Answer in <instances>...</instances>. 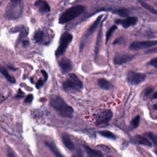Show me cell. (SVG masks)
Listing matches in <instances>:
<instances>
[{
	"label": "cell",
	"mask_w": 157,
	"mask_h": 157,
	"mask_svg": "<svg viewBox=\"0 0 157 157\" xmlns=\"http://www.w3.org/2000/svg\"><path fill=\"white\" fill-rule=\"evenodd\" d=\"M84 11V7L82 5H76L72 6L65 10L59 18V23L64 24L72 20Z\"/></svg>",
	"instance_id": "obj_2"
},
{
	"label": "cell",
	"mask_w": 157,
	"mask_h": 157,
	"mask_svg": "<svg viewBox=\"0 0 157 157\" xmlns=\"http://www.w3.org/2000/svg\"><path fill=\"white\" fill-rule=\"evenodd\" d=\"M23 96H24V93L23 91H21L20 89H19L17 95L15 96V98H23Z\"/></svg>",
	"instance_id": "obj_32"
},
{
	"label": "cell",
	"mask_w": 157,
	"mask_h": 157,
	"mask_svg": "<svg viewBox=\"0 0 157 157\" xmlns=\"http://www.w3.org/2000/svg\"><path fill=\"white\" fill-rule=\"evenodd\" d=\"M146 53H157V47H154L152 48L151 49H148V50H147L145 52Z\"/></svg>",
	"instance_id": "obj_31"
},
{
	"label": "cell",
	"mask_w": 157,
	"mask_h": 157,
	"mask_svg": "<svg viewBox=\"0 0 157 157\" xmlns=\"http://www.w3.org/2000/svg\"><path fill=\"white\" fill-rule=\"evenodd\" d=\"M136 56V55L132 54H117L115 56L113 62L115 65H121L128 63Z\"/></svg>",
	"instance_id": "obj_8"
},
{
	"label": "cell",
	"mask_w": 157,
	"mask_h": 157,
	"mask_svg": "<svg viewBox=\"0 0 157 157\" xmlns=\"http://www.w3.org/2000/svg\"><path fill=\"white\" fill-rule=\"evenodd\" d=\"M156 118H157V116H156Z\"/></svg>",
	"instance_id": "obj_41"
},
{
	"label": "cell",
	"mask_w": 157,
	"mask_h": 157,
	"mask_svg": "<svg viewBox=\"0 0 157 157\" xmlns=\"http://www.w3.org/2000/svg\"><path fill=\"white\" fill-rule=\"evenodd\" d=\"M63 86L65 90H74L76 91H80L83 86L82 82L75 74H70L67 79L63 82Z\"/></svg>",
	"instance_id": "obj_3"
},
{
	"label": "cell",
	"mask_w": 157,
	"mask_h": 157,
	"mask_svg": "<svg viewBox=\"0 0 157 157\" xmlns=\"http://www.w3.org/2000/svg\"><path fill=\"white\" fill-rule=\"evenodd\" d=\"M29 41L27 40H24L23 41V45L24 47H26L27 45H29Z\"/></svg>",
	"instance_id": "obj_36"
},
{
	"label": "cell",
	"mask_w": 157,
	"mask_h": 157,
	"mask_svg": "<svg viewBox=\"0 0 157 157\" xmlns=\"http://www.w3.org/2000/svg\"><path fill=\"white\" fill-rule=\"evenodd\" d=\"M146 78V75L140 73L132 71H129L126 75L127 82L132 85H137L144 82Z\"/></svg>",
	"instance_id": "obj_5"
},
{
	"label": "cell",
	"mask_w": 157,
	"mask_h": 157,
	"mask_svg": "<svg viewBox=\"0 0 157 157\" xmlns=\"http://www.w3.org/2000/svg\"><path fill=\"white\" fill-rule=\"evenodd\" d=\"M101 32H102V25L101 26V28L99 29L98 36H97V39H96V47H95V58H97L98 53H99V45H100V41H101Z\"/></svg>",
	"instance_id": "obj_22"
},
{
	"label": "cell",
	"mask_w": 157,
	"mask_h": 157,
	"mask_svg": "<svg viewBox=\"0 0 157 157\" xmlns=\"http://www.w3.org/2000/svg\"><path fill=\"white\" fill-rule=\"evenodd\" d=\"M43 81L42 80V79H39L38 81H37V84H36V88H39L40 86H42V85H43Z\"/></svg>",
	"instance_id": "obj_33"
},
{
	"label": "cell",
	"mask_w": 157,
	"mask_h": 157,
	"mask_svg": "<svg viewBox=\"0 0 157 157\" xmlns=\"http://www.w3.org/2000/svg\"><path fill=\"white\" fill-rule=\"evenodd\" d=\"M152 98H153V99H157V91L155 92V93L153 94Z\"/></svg>",
	"instance_id": "obj_38"
},
{
	"label": "cell",
	"mask_w": 157,
	"mask_h": 157,
	"mask_svg": "<svg viewBox=\"0 0 157 157\" xmlns=\"http://www.w3.org/2000/svg\"><path fill=\"white\" fill-rule=\"evenodd\" d=\"M11 32L13 33H15V32H20V34L18 38V43H19V42L20 41V40L23 38L24 37L28 35V31L27 29L25 28V26L20 25V26H17L12 29H11Z\"/></svg>",
	"instance_id": "obj_15"
},
{
	"label": "cell",
	"mask_w": 157,
	"mask_h": 157,
	"mask_svg": "<svg viewBox=\"0 0 157 157\" xmlns=\"http://www.w3.org/2000/svg\"><path fill=\"white\" fill-rule=\"evenodd\" d=\"M21 0H10V3L13 4H18Z\"/></svg>",
	"instance_id": "obj_37"
},
{
	"label": "cell",
	"mask_w": 157,
	"mask_h": 157,
	"mask_svg": "<svg viewBox=\"0 0 157 157\" xmlns=\"http://www.w3.org/2000/svg\"><path fill=\"white\" fill-rule=\"evenodd\" d=\"M140 122V116L137 115L131 121V125L133 128H136L138 127Z\"/></svg>",
	"instance_id": "obj_27"
},
{
	"label": "cell",
	"mask_w": 157,
	"mask_h": 157,
	"mask_svg": "<svg viewBox=\"0 0 157 157\" xmlns=\"http://www.w3.org/2000/svg\"><path fill=\"white\" fill-rule=\"evenodd\" d=\"M113 113L110 110L105 109L99 112L95 117V122L97 125L107 123L112 117Z\"/></svg>",
	"instance_id": "obj_6"
},
{
	"label": "cell",
	"mask_w": 157,
	"mask_h": 157,
	"mask_svg": "<svg viewBox=\"0 0 157 157\" xmlns=\"http://www.w3.org/2000/svg\"><path fill=\"white\" fill-rule=\"evenodd\" d=\"M140 4H141V6L144 7L145 9H147V10H148L149 12H150L151 13L157 15V10H156L154 8H153L151 6H150V5H148V4L144 2H140Z\"/></svg>",
	"instance_id": "obj_23"
},
{
	"label": "cell",
	"mask_w": 157,
	"mask_h": 157,
	"mask_svg": "<svg viewBox=\"0 0 157 157\" xmlns=\"http://www.w3.org/2000/svg\"><path fill=\"white\" fill-rule=\"evenodd\" d=\"M98 83L102 89L106 90H110L112 86L110 82H109L108 80H105V78H99L98 80Z\"/></svg>",
	"instance_id": "obj_18"
},
{
	"label": "cell",
	"mask_w": 157,
	"mask_h": 157,
	"mask_svg": "<svg viewBox=\"0 0 157 157\" xmlns=\"http://www.w3.org/2000/svg\"><path fill=\"white\" fill-rule=\"evenodd\" d=\"M41 72L42 73L43 75L44 76V80H45V81H46V80H47V78H48V74H47V72H45L44 70H42Z\"/></svg>",
	"instance_id": "obj_35"
},
{
	"label": "cell",
	"mask_w": 157,
	"mask_h": 157,
	"mask_svg": "<svg viewBox=\"0 0 157 157\" xmlns=\"http://www.w3.org/2000/svg\"><path fill=\"white\" fill-rule=\"evenodd\" d=\"M33 95L31 94H29L26 96V98L25 100V102L31 103L33 101Z\"/></svg>",
	"instance_id": "obj_30"
},
{
	"label": "cell",
	"mask_w": 157,
	"mask_h": 157,
	"mask_svg": "<svg viewBox=\"0 0 157 157\" xmlns=\"http://www.w3.org/2000/svg\"><path fill=\"white\" fill-rule=\"evenodd\" d=\"M155 153H156V155H157V148L155 150Z\"/></svg>",
	"instance_id": "obj_40"
},
{
	"label": "cell",
	"mask_w": 157,
	"mask_h": 157,
	"mask_svg": "<svg viewBox=\"0 0 157 157\" xmlns=\"http://www.w3.org/2000/svg\"><path fill=\"white\" fill-rule=\"evenodd\" d=\"M98 133L103 136L105 137L106 138H109V139H116V136L112 132L107 131V130H102V131H98Z\"/></svg>",
	"instance_id": "obj_21"
},
{
	"label": "cell",
	"mask_w": 157,
	"mask_h": 157,
	"mask_svg": "<svg viewBox=\"0 0 157 157\" xmlns=\"http://www.w3.org/2000/svg\"><path fill=\"white\" fill-rule=\"evenodd\" d=\"M45 145L50 150V151L53 153V155L56 156H63V155L59 152L58 149L55 144L50 142H45Z\"/></svg>",
	"instance_id": "obj_17"
},
{
	"label": "cell",
	"mask_w": 157,
	"mask_h": 157,
	"mask_svg": "<svg viewBox=\"0 0 157 157\" xmlns=\"http://www.w3.org/2000/svg\"><path fill=\"white\" fill-rule=\"evenodd\" d=\"M59 65L63 74L69 72L72 69V64L71 61L67 58H63L59 61Z\"/></svg>",
	"instance_id": "obj_11"
},
{
	"label": "cell",
	"mask_w": 157,
	"mask_h": 157,
	"mask_svg": "<svg viewBox=\"0 0 157 157\" xmlns=\"http://www.w3.org/2000/svg\"><path fill=\"white\" fill-rule=\"evenodd\" d=\"M73 39L72 35L69 33H64L60 38L59 45L55 52V55L58 57L62 55L66 51L69 44L72 42Z\"/></svg>",
	"instance_id": "obj_4"
},
{
	"label": "cell",
	"mask_w": 157,
	"mask_h": 157,
	"mask_svg": "<svg viewBox=\"0 0 157 157\" xmlns=\"http://www.w3.org/2000/svg\"><path fill=\"white\" fill-rule=\"evenodd\" d=\"M61 139L63 144L67 149H69V150H73L74 149V145L71 140L69 135L67 133H63L62 134Z\"/></svg>",
	"instance_id": "obj_14"
},
{
	"label": "cell",
	"mask_w": 157,
	"mask_h": 157,
	"mask_svg": "<svg viewBox=\"0 0 157 157\" xmlns=\"http://www.w3.org/2000/svg\"><path fill=\"white\" fill-rule=\"evenodd\" d=\"M7 155L9 156H14V154H13L12 150L9 147H7Z\"/></svg>",
	"instance_id": "obj_34"
},
{
	"label": "cell",
	"mask_w": 157,
	"mask_h": 157,
	"mask_svg": "<svg viewBox=\"0 0 157 157\" xmlns=\"http://www.w3.org/2000/svg\"><path fill=\"white\" fill-rule=\"evenodd\" d=\"M153 91V88L152 87H147L143 90V91L142 92V94L144 97L148 98L151 94Z\"/></svg>",
	"instance_id": "obj_26"
},
{
	"label": "cell",
	"mask_w": 157,
	"mask_h": 157,
	"mask_svg": "<svg viewBox=\"0 0 157 157\" xmlns=\"http://www.w3.org/2000/svg\"><path fill=\"white\" fill-rule=\"evenodd\" d=\"M50 105L63 117L71 118L73 115L74 109L69 105L64 99L59 96H55L50 99Z\"/></svg>",
	"instance_id": "obj_1"
},
{
	"label": "cell",
	"mask_w": 157,
	"mask_h": 157,
	"mask_svg": "<svg viewBox=\"0 0 157 157\" xmlns=\"http://www.w3.org/2000/svg\"><path fill=\"white\" fill-rule=\"evenodd\" d=\"M44 33L42 30L37 31L34 36V39L37 43H41L44 38Z\"/></svg>",
	"instance_id": "obj_20"
},
{
	"label": "cell",
	"mask_w": 157,
	"mask_h": 157,
	"mask_svg": "<svg viewBox=\"0 0 157 157\" xmlns=\"http://www.w3.org/2000/svg\"><path fill=\"white\" fill-rule=\"evenodd\" d=\"M137 21V18L135 17H130L125 19H118L115 21L117 24L121 25L124 28L134 25Z\"/></svg>",
	"instance_id": "obj_10"
},
{
	"label": "cell",
	"mask_w": 157,
	"mask_h": 157,
	"mask_svg": "<svg viewBox=\"0 0 157 157\" xmlns=\"http://www.w3.org/2000/svg\"><path fill=\"white\" fill-rule=\"evenodd\" d=\"M117 26L116 25H113V26H112V27H110L109 29H108V31H107V33H106V35H105V43L107 44V42L109 41V39H110V36H111V35H112V34L113 33V31L117 29Z\"/></svg>",
	"instance_id": "obj_25"
},
{
	"label": "cell",
	"mask_w": 157,
	"mask_h": 157,
	"mask_svg": "<svg viewBox=\"0 0 157 157\" xmlns=\"http://www.w3.org/2000/svg\"><path fill=\"white\" fill-rule=\"evenodd\" d=\"M153 109H155V110H157V103L155 104H154V105H153Z\"/></svg>",
	"instance_id": "obj_39"
},
{
	"label": "cell",
	"mask_w": 157,
	"mask_h": 157,
	"mask_svg": "<svg viewBox=\"0 0 157 157\" xmlns=\"http://www.w3.org/2000/svg\"><path fill=\"white\" fill-rule=\"evenodd\" d=\"M132 141L136 144L143 145L148 147L151 146V143L145 137L141 136V135H136L132 137Z\"/></svg>",
	"instance_id": "obj_13"
},
{
	"label": "cell",
	"mask_w": 157,
	"mask_h": 157,
	"mask_svg": "<svg viewBox=\"0 0 157 157\" xmlns=\"http://www.w3.org/2000/svg\"><path fill=\"white\" fill-rule=\"evenodd\" d=\"M35 6L41 13H47L50 11V7L48 3L43 0H38L36 1Z\"/></svg>",
	"instance_id": "obj_12"
},
{
	"label": "cell",
	"mask_w": 157,
	"mask_h": 157,
	"mask_svg": "<svg viewBox=\"0 0 157 157\" xmlns=\"http://www.w3.org/2000/svg\"><path fill=\"white\" fill-rule=\"evenodd\" d=\"M157 45V40H145V41H135L131 44L129 48L133 50H137L143 48H147Z\"/></svg>",
	"instance_id": "obj_7"
},
{
	"label": "cell",
	"mask_w": 157,
	"mask_h": 157,
	"mask_svg": "<svg viewBox=\"0 0 157 157\" xmlns=\"http://www.w3.org/2000/svg\"><path fill=\"white\" fill-rule=\"evenodd\" d=\"M0 72L6 78V79L9 81L10 83H15V79L13 77L11 76L9 73L3 67H2L1 66H0Z\"/></svg>",
	"instance_id": "obj_19"
},
{
	"label": "cell",
	"mask_w": 157,
	"mask_h": 157,
	"mask_svg": "<svg viewBox=\"0 0 157 157\" xmlns=\"http://www.w3.org/2000/svg\"><path fill=\"white\" fill-rule=\"evenodd\" d=\"M147 65H150V66H152L156 68H157V57H155L151 58L147 63Z\"/></svg>",
	"instance_id": "obj_29"
},
{
	"label": "cell",
	"mask_w": 157,
	"mask_h": 157,
	"mask_svg": "<svg viewBox=\"0 0 157 157\" xmlns=\"http://www.w3.org/2000/svg\"><path fill=\"white\" fill-rule=\"evenodd\" d=\"M145 135L147 136L153 142L154 145L157 147V136L151 132H145Z\"/></svg>",
	"instance_id": "obj_24"
},
{
	"label": "cell",
	"mask_w": 157,
	"mask_h": 157,
	"mask_svg": "<svg viewBox=\"0 0 157 157\" xmlns=\"http://www.w3.org/2000/svg\"><path fill=\"white\" fill-rule=\"evenodd\" d=\"M83 147L87 153V155L88 156H94V157H101L102 156V153L98 150H96L94 149H92L90 148L88 146L83 145Z\"/></svg>",
	"instance_id": "obj_16"
},
{
	"label": "cell",
	"mask_w": 157,
	"mask_h": 157,
	"mask_svg": "<svg viewBox=\"0 0 157 157\" xmlns=\"http://www.w3.org/2000/svg\"><path fill=\"white\" fill-rule=\"evenodd\" d=\"M115 13L118 14V15H120L121 17H127L128 15V11L126 9H118L115 11Z\"/></svg>",
	"instance_id": "obj_28"
},
{
	"label": "cell",
	"mask_w": 157,
	"mask_h": 157,
	"mask_svg": "<svg viewBox=\"0 0 157 157\" xmlns=\"http://www.w3.org/2000/svg\"><path fill=\"white\" fill-rule=\"evenodd\" d=\"M102 15H101L99 16L94 21V23L90 26V28L88 29L87 31L86 32V33L85 34L84 36L83 37L82 39V42L80 43V50L83 48L84 45H85V41L86 40L88 39V37L94 32V31L96 29V28H97V26H98L99 22H100V20L102 18Z\"/></svg>",
	"instance_id": "obj_9"
}]
</instances>
